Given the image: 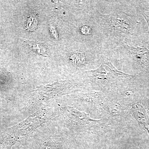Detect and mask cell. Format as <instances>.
<instances>
[{
    "instance_id": "10",
    "label": "cell",
    "mask_w": 149,
    "mask_h": 149,
    "mask_svg": "<svg viewBox=\"0 0 149 149\" xmlns=\"http://www.w3.org/2000/svg\"><path fill=\"white\" fill-rule=\"evenodd\" d=\"M141 14L145 19L146 32L144 40L149 45V1H137Z\"/></svg>"
},
{
    "instance_id": "14",
    "label": "cell",
    "mask_w": 149,
    "mask_h": 149,
    "mask_svg": "<svg viewBox=\"0 0 149 149\" xmlns=\"http://www.w3.org/2000/svg\"><path fill=\"white\" fill-rule=\"evenodd\" d=\"M51 32H52V35H53L54 37L57 40L58 39V36L56 30L54 27L53 26H51Z\"/></svg>"
},
{
    "instance_id": "12",
    "label": "cell",
    "mask_w": 149,
    "mask_h": 149,
    "mask_svg": "<svg viewBox=\"0 0 149 149\" xmlns=\"http://www.w3.org/2000/svg\"><path fill=\"white\" fill-rule=\"evenodd\" d=\"M38 24V18L36 14H32L29 15L27 19L26 25V30L28 31H34L37 28Z\"/></svg>"
},
{
    "instance_id": "15",
    "label": "cell",
    "mask_w": 149,
    "mask_h": 149,
    "mask_svg": "<svg viewBox=\"0 0 149 149\" xmlns=\"http://www.w3.org/2000/svg\"><path fill=\"white\" fill-rule=\"evenodd\" d=\"M18 149H27L26 148H25V147L24 146H22L21 147V148H20Z\"/></svg>"
},
{
    "instance_id": "11",
    "label": "cell",
    "mask_w": 149,
    "mask_h": 149,
    "mask_svg": "<svg viewBox=\"0 0 149 149\" xmlns=\"http://www.w3.org/2000/svg\"><path fill=\"white\" fill-rule=\"evenodd\" d=\"M25 42L29 46L30 49L36 53L45 56H48L47 48L44 43L31 41H26Z\"/></svg>"
},
{
    "instance_id": "8",
    "label": "cell",
    "mask_w": 149,
    "mask_h": 149,
    "mask_svg": "<svg viewBox=\"0 0 149 149\" xmlns=\"http://www.w3.org/2000/svg\"><path fill=\"white\" fill-rule=\"evenodd\" d=\"M88 89V84L82 77L80 80L67 79L61 83H57L53 87L41 88L36 92L35 99L37 102H46L64 95Z\"/></svg>"
},
{
    "instance_id": "13",
    "label": "cell",
    "mask_w": 149,
    "mask_h": 149,
    "mask_svg": "<svg viewBox=\"0 0 149 149\" xmlns=\"http://www.w3.org/2000/svg\"><path fill=\"white\" fill-rule=\"evenodd\" d=\"M137 78L143 85L146 88L149 87V66L143 72L137 74Z\"/></svg>"
},
{
    "instance_id": "2",
    "label": "cell",
    "mask_w": 149,
    "mask_h": 149,
    "mask_svg": "<svg viewBox=\"0 0 149 149\" xmlns=\"http://www.w3.org/2000/svg\"><path fill=\"white\" fill-rule=\"evenodd\" d=\"M60 118L70 135L86 141L102 138L120 126L105 118L95 119L89 113L68 105L60 107Z\"/></svg>"
},
{
    "instance_id": "3",
    "label": "cell",
    "mask_w": 149,
    "mask_h": 149,
    "mask_svg": "<svg viewBox=\"0 0 149 149\" xmlns=\"http://www.w3.org/2000/svg\"><path fill=\"white\" fill-rule=\"evenodd\" d=\"M81 77L90 90L112 95H123L131 89L136 74L119 71L112 63L111 57L103 54L101 65L97 69L83 72Z\"/></svg>"
},
{
    "instance_id": "9",
    "label": "cell",
    "mask_w": 149,
    "mask_h": 149,
    "mask_svg": "<svg viewBox=\"0 0 149 149\" xmlns=\"http://www.w3.org/2000/svg\"><path fill=\"white\" fill-rule=\"evenodd\" d=\"M143 86L137 84L131 88V107L130 114L139 123L140 127L149 135V107L143 100Z\"/></svg>"
},
{
    "instance_id": "6",
    "label": "cell",
    "mask_w": 149,
    "mask_h": 149,
    "mask_svg": "<svg viewBox=\"0 0 149 149\" xmlns=\"http://www.w3.org/2000/svg\"><path fill=\"white\" fill-rule=\"evenodd\" d=\"M110 56L124 64L123 68L128 67L138 74L149 66V45L144 40L139 44H125L112 51Z\"/></svg>"
},
{
    "instance_id": "5",
    "label": "cell",
    "mask_w": 149,
    "mask_h": 149,
    "mask_svg": "<svg viewBox=\"0 0 149 149\" xmlns=\"http://www.w3.org/2000/svg\"><path fill=\"white\" fill-rule=\"evenodd\" d=\"M52 117L51 109L42 108L25 120L8 128L1 136L0 149H12L15 144L23 143L29 138V135Z\"/></svg>"
},
{
    "instance_id": "7",
    "label": "cell",
    "mask_w": 149,
    "mask_h": 149,
    "mask_svg": "<svg viewBox=\"0 0 149 149\" xmlns=\"http://www.w3.org/2000/svg\"><path fill=\"white\" fill-rule=\"evenodd\" d=\"M25 146L28 149H89L86 141L61 132L34 136Z\"/></svg>"
},
{
    "instance_id": "1",
    "label": "cell",
    "mask_w": 149,
    "mask_h": 149,
    "mask_svg": "<svg viewBox=\"0 0 149 149\" xmlns=\"http://www.w3.org/2000/svg\"><path fill=\"white\" fill-rule=\"evenodd\" d=\"M97 4L107 11L102 13L96 6L93 12L101 33L103 54L110 56L123 45L143 41L146 27L137 1H97Z\"/></svg>"
},
{
    "instance_id": "4",
    "label": "cell",
    "mask_w": 149,
    "mask_h": 149,
    "mask_svg": "<svg viewBox=\"0 0 149 149\" xmlns=\"http://www.w3.org/2000/svg\"><path fill=\"white\" fill-rule=\"evenodd\" d=\"M89 112L118 124L125 122L129 115L128 100L122 95H112L101 91L88 90L72 97Z\"/></svg>"
}]
</instances>
